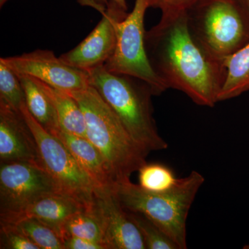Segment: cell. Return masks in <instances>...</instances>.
Here are the masks:
<instances>
[{"mask_svg":"<svg viewBox=\"0 0 249 249\" xmlns=\"http://www.w3.org/2000/svg\"><path fill=\"white\" fill-rule=\"evenodd\" d=\"M21 113L35 137L44 168L64 193L89 207L92 206L99 187L78 164L62 141L37 123L27 104L22 106Z\"/></svg>","mask_w":249,"mask_h":249,"instance_id":"52a82bcc","label":"cell"},{"mask_svg":"<svg viewBox=\"0 0 249 249\" xmlns=\"http://www.w3.org/2000/svg\"><path fill=\"white\" fill-rule=\"evenodd\" d=\"M200 0H150V7L160 9L161 17H174L183 14Z\"/></svg>","mask_w":249,"mask_h":249,"instance_id":"cb8c5ba5","label":"cell"},{"mask_svg":"<svg viewBox=\"0 0 249 249\" xmlns=\"http://www.w3.org/2000/svg\"><path fill=\"white\" fill-rule=\"evenodd\" d=\"M0 101L21 112L26 96L19 76L0 60Z\"/></svg>","mask_w":249,"mask_h":249,"instance_id":"44dd1931","label":"cell"},{"mask_svg":"<svg viewBox=\"0 0 249 249\" xmlns=\"http://www.w3.org/2000/svg\"><path fill=\"white\" fill-rule=\"evenodd\" d=\"M150 0H135L133 9L116 24V45L104 66L108 71L139 78L151 87L155 96L168 89L154 71L145 49L144 19Z\"/></svg>","mask_w":249,"mask_h":249,"instance_id":"8992f818","label":"cell"},{"mask_svg":"<svg viewBox=\"0 0 249 249\" xmlns=\"http://www.w3.org/2000/svg\"><path fill=\"white\" fill-rule=\"evenodd\" d=\"M93 205L102 221L108 249H146L138 228L111 188H100Z\"/></svg>","mask_w":249,"mask_h":249,"instance_id":"8fae6325","label":"cell"},{"mask_svg":"<svg viewBox=\"0 0 249 249\" xmlns=\"http://www.w3.org/2000/svg\"><path fill=\"white\" fill-rule=\"evenodd\" d=\"M6 224L14 225L40 249H65L58 232L37 219L24 217Z\"/></svg>","mask_w":249,"mask_h":249,"instance_id":"d6986e66","label":"cell"},{"mask_svg":"<svg viewBox=\"0 0 249 249\" xmlns=\"http://www.w3.org/2000/svg\"><path fill=\"white\" fill-rule=\"evenodd\" d=\"M1 249H40L12 224L1 223Z\"/></svg>","mask_w":249,"mask_h":249,"instance_id":"603a6c76","label":"cell"},{"mask_svg":"<svg viewBox=\"0 0 249 249\" xmlns=\"http://www.w3.org/2000/svg\"><path fill=\"white\" fill-rule=\"evenodd\" d=\"M249 15V0H237Z\"/></svg>","mask_w":249,"mask_h":249,"instance_id":"4316f807","label":"cell"},{"mask_svg":"<svg viewBox=\"0 0 249 249\" xmlns=\"http://www.w3.org/2000/svg\"><path fill=\"white\" fill-rule=\"evenodd\" d=\"M14 161L42 165L37 142L22 113L0 101V162Z\"/></svg>","mask_w":249,"mask_h":249,"instance_id":"7c38bea8","label":"cell"},{"mask_svg":"<svg viewBox=\"0 0 249 249\" xmlns=\"http://www.w3.org/2000/svg\"><path fill=\"white\" fill-rule=\"evenodd\" d=\"M55 136L66 145L78 164L100 188H112L114 181L107 163L89 139L67 133L62 129Z\"/></svg>","mask_w":249,"mask_h":249,"instance_id":"5bb4252c","label":"cell"},{"mask_svg":"<svg viewBox=\"0 0 249 249\" xmlns=\"http://www.w3.org/2000/svg\"><path fill=\"white\" fill-rule=\"evenodd\" d=\"M84 113L87 138L101 152L114 183L130 179L146 163L148 152L137 143L97 90L89 86L68 91Z\"/></svg>","mask_w":249,"mask_h":249,"instance_id":"7a4b0ae2","label":"cell"},{"mask_svg":"<svg viewBox=\"0 0 249 249\" xmlns=\"http://www.w3.org/2000/svg\"><path fill=\"white\" fill-rule=\"evenodd\" d=\"M8 0H0V7H2Z\"/></svg>","mask_w":249,"mask_h":249,"instance_id":"83f0119b","label":"cell"},{"mask_svg":"<svg viewBox=\"0 0 249 249\" xmlns=\"http://www.w3.org/2000/svg\"><path fill=\"white\" fill-rule=\"evenodd\" d=\"M0 60L17 74L32 77L64 91H78L90 85L87 70L67 65L52 51L38 49Z\"/></svg>","mask_w":249,"mask_h":249,"instance_id":"9c48e42d","label":"cell"},{"mask_svg":"<svg viewBox=\"0 0 249 249\" xmlns=\"http://www.w3.org/2000/svg\"><path fill=\"white\" fill-rule=\"evenodd\" d=\"M64 193L42 165L26 161L0 165V221L20 214L42 196Z\"/></svg>","mask_w":249,"mask_h":249,"instance_id":"ba28073f","label":"cell"},{"mask_svg":"<svg viewBox=\"0 0 249 249\" xmlns=\"http://www.w3.org/2000/svg\"><path fill=\"white\" fill-rule=\"evenodd\" d=\"M17 75L25 93L26 104L29 112L44 129L55 135L61 128L50 98L36 78L26 75Z\"/></svg>","mask_w":249,"mask_h":249,"instance_id":"2e32d148","label":"cell"},{"mask_svg":"<svg viewBox=\"0 0 249 249\" xmlns=\"http://www.w3.org/2000/svg\"><path fill=\"white\" fill-rule=\"evenodd\" d=\"M103 15L97 26L86 38L60 56L70 66L83 70L104 65L114 53L116 45V24L127 16V11L114 2L99 11Z\"/></svg>","mask_w":249,"mask_h":249,"instance_id":"30bf717a","label":"cell"},{"mask_svg":"<svg viewBox=\"0 0 249 249\" xmlns=\"http://www.w3.org/2000/svg\"><path fill=\"white\" fill-rule=\"evenodd\" d=\"M37 80L53 103L62 130L87 138L84 113L76 100L68 91L53 88Z\"/></svg>","mask_w":249,"mask_h":249,"instance_id":"9a60e30c","label":"cell"},{"mask_svg":"<svg viewBox=\"0 0 249 249\" xmlns=\"http://www.w3.org/2000/svg\"><path fill=\"white\" fill-rule=\"evenodd\" d=\"M145 49L154 71L168 87L196 104L213 107L225 80L224 62L205 52L192 36L187 14L161 17L145 32Z\"/></svg>","mask_w":249,"mask_h":249,"instance_id":"6da1fadb","label":"cell"},{"mask_svg":"<svg viewBox=\"0 0 249 249\" xmlns=\"http://www.w3.org/2000/svg\"><path fill=\"white\" fill-rule=\"evenodd\" d=\"M199 45L221 62L249 42V15L237 0H200L187 12Z\"/></svg>","mask_w":249,"mask_h":249,"instance_id":"5b68a950","label":"cell"},{"mask_svg":"<svg viewBox=\"0 0 249 249\" xmlns=\"http://www.w3.org/2000/svg\"><path fill=\"white\" fill-rule=\"evenodd\" d=\"M127 211L142 234L146 249H178L176 244L146 216L139 213Z\"/></svg>","mask_w":249,"mask_h":249,"instance_id":"7402d4cb","label":"cell"},{"mask_svg":"<svg viewBox=\"0 0 249 249\" xmlns=\"http://www.w3.org/2000/svg\"><path fill=\"white\" fill-rule=\"evenodd\" d=\"M204 181L201 173L193 171L186 178H178L171 189L161 193L147 191L130 179L114 183L111 191L124 209L146 216L178 249H186L187 219Z\"/></svg>","mask_w":249,"mask_h":249,"instance_id":"277c9868","label":"cell"},{"mask_svg":"<svg viewBox=\"0 0 249 249\" xmlns=\"http://www.w3.org/2000/svg\"><path fill=\"white\" fill-rule=\"evenodd\" d=\"M244 249H249V245H245V247H243Z\"/></svg>","mask_w":249,"mask_h":249,"instance_id":"f1b7e54d","label":"cell"},{"mask_svg":"<svg viewBox=\"0 0 249 249\" xmlns=\"http://www.w3.org/2000/svg\"><path fill=\"white\" fill-rule=\"evenodd\" d=\"M225 80L218 101H227L249 91V42L226 59Z\"/></svg>","mask_w":249,"mask_h":249,"instance_id":"e0dca14e","label":"cell"},{"mask_svg":"<svg viewBox=\"0 0 249 249\" xmlns=\"http://www.w3.org/2000/svg\"><path fill=\"white\" fill-rule=\"evenodd\" d=\"M62 242L65 249H107L103 244L73 236L65 237Z\"/></svg>","mask_w":249,"mask_h":249,"instance_id":"d4e9b609","label":"cell"},{"mask_svg":"<svg viewBox=\"0 0 249 249\" xmlns=\"http://www.w3.org/2000/svg\"><path fill=\"white\" fill-rule=\"evenodd\" d=\"M59 235L62 240L65 237L73 236L95 241L106 246L102 221L95 209L94 205L69 217L60 227Z\"/></svg>","mask_w":249,"mask_h":249,"instance_id":"ac0fdd59","label":"cell"},{"mask_svg":"<svg viewBox=\"0 0 249 249\" xmlns=\"http://www.w3.org/2000/svg\"><path fill=\"white\" fill-rule=\"evenodd\" d=\"M138 172L139 186L153 193L168 191L175 186L178 180L173 170L160 163L146 162Z\"/></svg>","mask_w":249,"mask_h":249,"instance_id":"ffe728a7","label":"cell"},{"mask_svg":"<svg viewBox=\"0 0 249 249\" xmlns=\"http://www.w3.org/2000/svg\"><path fill=\"white\" fill-rule=\"evenodd\" d=\"M80 3L88 5L95 8L98 11L100 10L106 9L109 2H114L119 5L122 9L127 11V4L126 0H79Z\"/></svg>","mask_w":249,"mask_h":249,"instance_id":"484cf974","label":"cell"},{"mask_svg":"<svg viewBox=\"0 0 249 249\" xmlns=\"http://www.w3.org/2000/svg\"><path fill=\"white\" fill-rule=\"evenodd\" d=\"M91 207L66 193H52L42 196L16 217L1 223L12 222L24 217L34 218L52 227L59 234L60 227L69 217Z\"/></svg>","mask_w":249,"mask_h":249,"instance_id":"4fadbf2b","label":"cell"},{"mask_svg":"<svg viewBox=\"0 0 249 249\" xmlns=\"http://www.w3.org/2000/svg\"><path fill=\"white\" fill-rule=\"evenodd\" d=\"M89 84L115 112L132 138L145 151L168 148L153 117L151 87L142 80L108 71L104 65L87 70Z\"/></svg>","mask_w":249,"mask_h":249,"instance_id":"3957f363","label":"cell"}]
</instances>
